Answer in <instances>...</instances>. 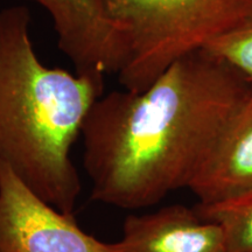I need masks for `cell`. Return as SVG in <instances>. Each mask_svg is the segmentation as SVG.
I'll return each instance as SVG.
<instances>
[{"mask_svg":"<svg viewBox=\"0 0 252 252\" xmlns=\"http://www.w3.org/2000/svg\"><path fill=\"white\" fill-rule=\"evenodd\" d=\"M48 12L59 48L77 74H118L125 62V46L106 17L102 0H33Z\"/></svg>","mask_w":252,"mask_h":252,"instance_id":"5","label":"cell"},{"mask_svg":"<svg viewBox=\"0 0 252 252\" xmlns=\"http://www.w3.org/2000/svg\"><path fill=\"white\" fill-rule=\"evenodd\" d=\"M121 34L125 62L118 78L125 90L140 93L172 63L252 14V0H102Z\"/></svg>","mask_w":252,"mask_h":252,"instance_id":"3","label":"cell"},{"mask_svg":"<svg viewBox=\"0 0 252 252\" xmlns=\"http://www.w3.org/2000/svg\"><path fill=\"white\" fill-rule=\"evenodd\" d=\"M188 189L201 204L219 202L252 189V88Z\"/></svg>","mask_w":252,"mask_h":252,"instance_id":"7","label":"cell"},{"mask_svg":"<svg viewBox=\"0 0 252 252\" xmlns=\"http://www.w3.org/2000/svg\"><path fill=\"white\" fill-rule=\"evenodd\" d=\"M104 77L47 67L26 6L0 9V161L45 202L74 215L81 180L71 150Z\"/></svg>","mask_w":252,"mask_h":252,"instance_id":"2","label":"cell"},{"mask_svg":"<svg viewBox=\"0 0 252 252\" xmlns=\"http://www.w3.org/2000/svg\"><path fill=\"white\" fill-rule=\"evenodd\" d=\"M0 252H122V247L83 231L74 215L45 202L0 161Z\"/></svg>","mask_w":252,"mask_h":252,"instance_id":"4","label":"cell"},{"mask_svg":"<svg viewBox=\"0 0 252 252\" xmlns=\"http://www.w3.org/2000/svg\"><path fill=\"white\" fill-rule=\"evenodd\" d=\"M119 243L122 252H228L220 226L184 204L127 216Z\"/></svg>","mask_w":252,"mask_h":252,"instance_id":"6","label":"cell"},{"mask_svg":"<svg viewBox=\"0 0 252 252\" xmlns=\"http://www.w3.org/2000/svg\"><path fill=\"white\" fill-rule=\"evenodd\" d=\"M195 210L220 226L226 251L252 252V189L215 203H198Z\"/></svg>","mask_w":252,"mask_h":252,"instance_id":"8","label":"cell"},{"mask_svg":"<svg viewBox=\"0 0 252 252\" xmlns=\"http://www.w3.org/2000/svg\"><path fill=\"white\" fill-rule=\"evenodd\" d=\"M203 50L252 84V14L207 43Z\"/></svg>","mask_w":252,"mask_h":252,"instance_id":"9","label":"cell"},{"mask_svg":"<svg viewBox=\"0 0 252 252\" xmlns=\"http://www.w3.org/2000/svg\"><path fill=\"white\" fill-rule=\"evenodd\" d=\"M251 88L201 49L140 93L100 96L81 133L91 200L134 210L189 188Z\"/></svg>","mask_w":252,"mask_h":252,"instance_id":"1","label":"cell"}]
</instances>
